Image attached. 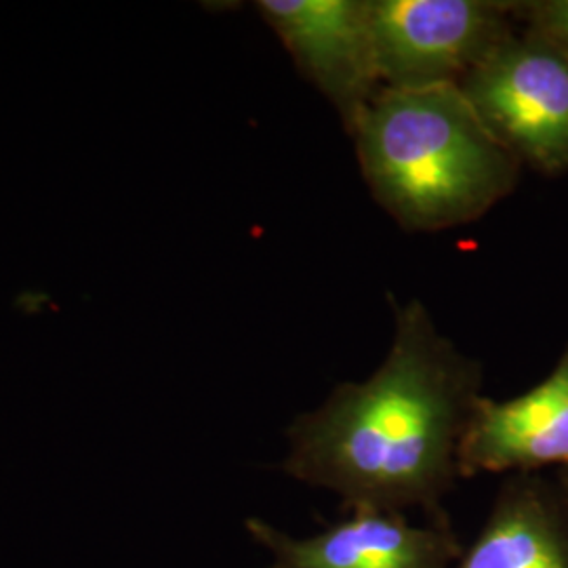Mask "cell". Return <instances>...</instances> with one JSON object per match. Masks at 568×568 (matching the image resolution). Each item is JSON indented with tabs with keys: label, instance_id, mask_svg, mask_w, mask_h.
Listing matches in <instances>:
<instances>
[{
	"label": "cell",
	"instance_id": "6da1fadb",
	"mask_svg": "<svg viewBox=\"0 0 568 568\" xmlns=\"http://www.w3.org/2000/svg\"><path fill=\"white\" fill-rule=\"evenodd\" d=\"M483 366L440 333L419 300L394 305V337L365 382H344L286 427L284 474L337 495L347 511L448 518L459 445Z\"/></svg>",
	"mask_w": 568,
	"mask_h": 568
},
{
	"label": "cell",
	"instance_id": "7a4b0ae2",
	"mask_svg": "<svg viewBox=\"0 0 568 568\" xmlns=\"http://www.w3.org/2000/svg\"><path fill=\"white\" fill-rule=\"evenodd\" d=\"M352 138L371 196L406 232L471 224L520 178V161L455 84L384 87Z\"/></svg>",
	"mask_w": 568,
	"mask_h": 568
},
{
	"label": "cell",
	"instance_id": "3957f363",
	"mask_svg": "<svg viewBox=\"0 0 568 568\" xmlns=\"http://www.w3.org/2000/svg\"><path fill=\"white\" fill-rule=\"evenodd\" d=\"M459 89L520 164L568 171V58L541 32L516 30Z\"/></svg>",
	"mask_w": 568,
	"mask_h": 568
},
{
	"label": "cell",
	"instance_id": "277c9868",
	"mask_svg": "<svg viewBox=\"0 0 568 568\" xmlns=\"http://www.w3.org/2000/svg\"><path fill=\"white\" fill-rule=\"evenodd\" d=\"M379 77L387 89L455 84L518 28V2L371 0Z\"/></svg>",
	"mask_w": 568,
	"mask_h": 568
},
{
	"label": "cell",
	"instance_id": "5b68a950",
	"mask_svg": "<svg viewBox=\"0 0 568 568\" xmlns=\"http://www.w3.org/2000/svg\"><path fill=\"white\" fill-rule=\"evenodd\" d=\"M257 11L352 135L384 89L371 0H260Z\"/></svg>",
	"mask_w": 568,
	"mask_h": 568
},
{
	"label": "cell",
	"instance_id": "8992f818",
	"mask_svg": "<svg viewBox=\"0 0 568 568\" xmlns=\"http://www.w3.org/2000/svg\"><path fill=\"white\" fill-rule=\"evenodd\" d=\"M244 530L264 549L267 568H453L464 551L450 518L415 525L400 511H352L305 537L260 516H248Z\"/></svg>",
	"mask_w": 568,
	"mask_h": 568
},
{
	"label": "cell",
	"instance_id": "52a82bcc",
	"mask_svg": "<svg viewBox=\"0 0 568 568\" xmlns=\"http://www.w3.org/2000/svg\"><path fill=\"white\" fill-rule=\"evenodd\" d=\"M568 467V347L548 377L525 394L480 396L459 445V478L539 474Z\"/></svg>",
	"mask_w": 568,
	"mask_h": 568
},
{
	"label": "cell",
	"instance_id": "ba28073f",
	"mask_svg": "<svg viewBox=\"0 0 568 568\" xmlns=\"http://www.w3.org/2000/svg\"><path fill=\"white\" fill-rule=\"evenodd\" d=\"M453 568H568V499L539 474L508 476Z\"/></svg>",
	"mask_w": 568,
	"mask_h": 568
},
{
	"label": "cell",
	"instance_id": "9c48e42d",
	"mask_svg": "<svg viewBox=\"0 0 568 568\" xmlns=\"http://www.w3.org/2000/svg\"><path fill=\"white\" fill-rule=\"evenodd\" d=\"M518 18L528 28L541 32L568 58V0L518 2Z\"/></svg>",
	"mask_w": 568,
	"mask_h": 568
},
{
	"label": "cell",
	"instance_id": "30bf717a",
	"mask_svg": "<svg viewBox=\"0 0 568 568\" xmlns=\"http://www.w3.org/2000/svg\"><path fill=\"white\" fill-rule=\"evenodd\" d=\"M556 483L560 485L562 493L567 495L568 499V467L567 469H558V471H556Z\"/></svg>",
	"mask_w": 568,
	"mask_h": 568
}]
</instances>
